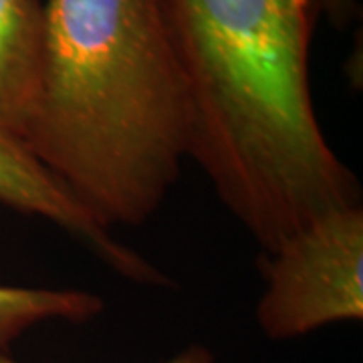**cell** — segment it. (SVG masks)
<instances>
[{"label":"cell","mask_w":363,"mask_h":363,"mask_svg":"<svg viewBox=\"0 0 363 363\" xmlns=\"http://www.w3.org/2000/svg\"><path fill=\"white\" fill-rule=\"evenodd\" d=\"M164 11L188 87V160L264 255L362 204L313 105L317 0H164Z\"/></svg>","instance_id":"1"},{"label":"cell","mask_w":363,"mask_h":363,"mask_svg":"<svg viewBox=\"0 0 363 363\" xmlns=\"http://www.w3.org/2000/svg\"><path fill=\"white\" fill-rule=\"evenodd\" d=\"M317 6L319 14L337 30H345L362 14V0H317Z\"/></svg>","instance_id":"7"},{"label":"cell","mask_w":363,"mask_h":363,"mask_svg":"<svg viewBox=\"0 0 363 363\" xmlns=\"http://www.w3.org/2000/svg\"><path fill=\"white\" fill-rule=\"evenodd\" d=\"M104 311V298L75 289H26L0 285V353L30 327L61 319L85 323Z\"/></svg>","instance_id":"6"},{"label":"cell","mask_w":363,"mask_h":363,"mask_svg":"<svg viewBox=\"0 0 363 363\" xmlns=\"http://www.w3.org/2000/svg\"><path fill=\"white\" fill-rule=\"evenodd\" d=\"M0 204L21 214L40 216L81 240L123 279L142 285H166L168 279L130 247L117 242L75 196L40 164L26 143L0 123Z\"/></svg>","instance_id":"4"},{"label":"cell","mask_w":363,"mask_h":363,"mask_svg":"<svg viewBox=\"0 0 363 363\" xmlns=\"http://www.w3.org/2000/svg\"><path fill=\"white\" fill-rule=\"evenodd\" d=\"M45 4L0 0V123L25 142L40 101Z\"/></svg>","instance_id":"5"},{"label":"cell","mask_w":363,"mask_h":363,"mask_svg":"<svg viewBox=\"0 0 363 363\" xmlns=\"http://www.w3.org/2000/svg\"><path fill=\"white\" fill-rule=\"evenodd\" d=\"M0 363H16L13 362L6 353H0ZM166 363H214V355L212 351L204 347V345H190L178 355H174L172 359Z\"/></svg>","instance_id":"8"},{"label":"cell","mask_w":363,"mask_h":363,"mask_svg":"<svg viewBox=\"0 0 363 363\" xmlns=\"http://www.w3.org/2000/svg\"><path fill=\"white\" fill-rule=\"evenodd\" d=\"M26 147L105 228L152 218L190 147L164 0H49Z\"/></svg>","instance_id":"2"},{"label":"cell","mask_w":363,"mask_h":363,"mask_svg":"<svg viewBox=\"0 0 363 363\" xmlns=\"http://www.w3.org/2000/svg\"><path fill=\"white\" fill-rule=\"evenodd\" d=\"M257 319L267 337L295 339L363 317V208L319 216L264 255Z\"/></svg>","instance_id":"3"}]
</instances>
